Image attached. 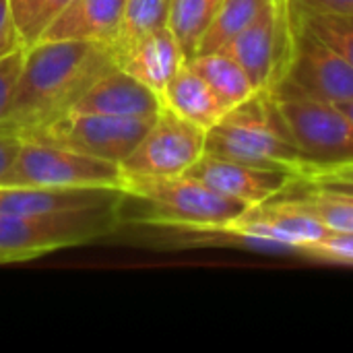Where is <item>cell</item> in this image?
I'll return each mask as SVG.
<instances>
[{"label":"cell","mask_w":353,"mask_h":353,"mask_svg":"<svg viewBox=\"0 0 353 353\" xmlns=\"http://www.w3.org/2000/svg\"><path fill=\"white\" fill-rule=\"evenodd\" d=\"M298 254L331 263H353V234H331L325 240L300 248Z\"/></svg>","instance_id":"obj_23"},{"label":"cell","mask_w":353,"mask_h":353,"mask_svg":"<svg viewBox=\"0 0 353 353\" xmlns=\"http://www.w3.org/2000/svg\"><path fill=\"white\" fill-rule=\"evenodd\" d=\"M283 79L296 89L335 105L353 101V66L331 46L306 31L298 19L294 52Z\"/></svg>","instance_id":"obj_10"},{"label":"cell","mask_w":353,"mask_h":353,"mask_svg":"<svg viewBox=\"0 0 353 353\" xmlns=\"http://www.w3.org/2000/svg\"><path fill=\"white\" fill-rule=\"evenodd\" d=\"M161 101L163 108L203 130L215 126L228 112L209 83L188 62L168 83L161 93Z\"/></svg>","instance_id":"obj_16"},{"label":"cell","mask_w":353,"mask_h":353,"mask_svg":"<svg viewBox=\"0 0 353 353\" xmlns=\"http://www.w3.org/2000/svg\"><path fill=\"white\" fill-rule=\"evenodd\" d=\"M205 153L283 172L298 182H312L316 178L314 163L288 134L265 91L228 110L223 118L207 130Z\"/></svg>","instance_id":"obj_3"},{"label":"cell","mask_w":353,"mask_h":353,"mask_svg":"<svg viewBox=\"0 0 353 353\" xmlns=\"http://www.w3.org/2000/svg\"><path fill=\"white\" fill-rule=\"evenodd\" d=\"M292 4L300 10L353 17V0H292Z\"/></svg>","instance_id":"obj_27"},{"label":"cell","mask_w":353,"mask_h":353,"mask_svg":"<svg viewBox=\"0 0 353 353\" xmlns=\"http://www.w3.org/2000/svg\"><path fill=\"white\" fill-rule=\"evenodd\" d=\"M25 50H19L0 60V128H4V120L10 110V101H12V93L17 87V79L21 74Z\"/></svg>","instance_id":"obj_24"},{"label":"cell","mask_w":353,"mask_h":353,"mask_svg":"<svg viewBox=\"0 0 353 353\" xmlns=\"http://www.w3.org/2000/svg\"><path fill=\"white\" fill-rule=\"evenodd\" d=\"M294 39L296 10L292 0H271L267 8L221 50L242 64L259 91H269L288 72Z\"/></svg>","instance_id":"obj_7"},{"label":"cell","mask_w":353,"mask_h":353,"mask_svg":"<svg viewBox=\"0 0 353 353\" xmlns=\"http://www.w3.org/2000/svg\"><path fill=\"white\" fill-rule=\"evenodd\" d=\"M151 122L153 120L66 112L54 122L21 137L66 147L77 153H85L105 161L122 163L145 137Z\"/></svg>","instance_id":"obj_8"},{"label":"cell","mask_w":353,"mask_h":353,"mask_svg":"<svg viewBox=\"0 0 353 353\" xmlns=\"http://www.w3.org/2000/svg\"><path fill=\"white\" fill-rule=\"evenodd\" d=\"M298 23L316 35L321 41L331 46L339 56H343L353 66V17L345 14H325V12H310L296 8Z\"/></svg>","instance_id":"obj_21"},{"label":"cell","mask_w":353,"mask_h":353,"mask_svg":"<svg viewBox=\"0 0 353 353\" xmlns=\"http://www.w3.org/2000/svg\"><path fill=\"white\" fill-rule=\"evenodd\" d=\"M205 137L207 130L163 108L120 168L137 176L186 174L203 157Z\"/></svg>","instance_id":"obj_9"},{"label":"cell","mask_w":353,"mask_h":353,"mask_svg":"<svg viewBox=\"0 0 353 353\" xmlns=\"http://www.w3.org/2000/svg\"><path fill=\"white\" fill-rule=\"evenodd\" d=\"M25 48L27 46L17 27L10 0H0V60Z\"/></svg>","instance_id":"obj_25"},{"label":"cell","mask_w":353,"mask_h":353,"mask_svg":"<svg viewBox=\"0 0 353 353\" xmlns=\"http://www.w3.org/2000/svg\"><path fill=\"white\" fill-rule=\"evenodd\" d=\"M124 172L120 163L77 153L66 147L23 139L6 186L37 188H118Z\"/></svg>","instance_id":"obj_6"},{"label":"cell","mask_w":353,"mask_h":353,"mask_svg":"<svg viewBox=\"0 0 353 353\" xmlns=\"http://www.w3.org/2000/svg\"><path fill=\"white\" fill-rule=\"evenodd\" d=\"M163 110L161 95L114 66L103 72L72 105L70 112L105 114L118 118L155 120Z\"/></svg>","instance_id":"obj_12"},{"label":"cell","mask_w":353,"mask_h":353,"mask_svg":"<svg viewBox=\"0 0 353 353\" xmlns=\"http://www.w3.org/2000/svg\"><path fill=\"white\" fill-rule=\"evenodd\" d=\"M68 2L70 0H10L17 27L27 48L39 41L41 33Z\"/></svg>","instance_id":"obj_22"},{"label":"cell","mask_w":353,"mask_h":353,"mask_svg":"<svg viewBox=\"0 0 353 353\" xmlns=\"http://www.w3.org/2000/svg\"><path fill=\"white\" fill-rule=\"evenodd\" d=\"M314 184H321V186H327V188L345 190V192H353V180H319Z\"/></svg>","instance_id":"obj_28"},{"label":"cell","mask_w":353,"mask_h":353,"mask_svg":"<svg viewBox=\"0 0 353 353\" xmlns=\"http://www.w3.org/2000/svg\"><path fill=\"white\" fill-rule=\"evenodd\" d=\"M186 174L201 180L215 192L244 205L246 209L281 196L298 182L294 176L283 172L263 170L209 153H203V157Z\"/></svg>","instance_id":"obj_11"},{"label":"cell","mask_w":353,"mask_h":353,"mask_svg":"<svg viewBox=\"0 0 353 353\" xmlns=\"http://www.w3.org/2000/svg\"><path fill=\"white\" fill-rule=\"evenodd\" d=\"M265 93L288 134L314 163V180L333 172L353 170V118L339 105L312 97L285 79Z\"/></svg>","instance_id":"obj_4"},{"label":"cell","mask_w":353,"mask_h":353,"mask_svg":"<svg viewBox=\"0 0 353 353\" xmlns=\"http://www.w3.org/2000/svg\"><path fill=\"white\" fill-rule=\"evenodd\" d=\"M114 66L110 43L35 41L25 50L4 128L25 134L54 122Z\"/></svg>","instance_id":"obj_1"},{"label":"cell","mask_w":353,"mask_h":353,"mask_svg":"<svg viewBox=\"0 0 353 353\" xmlns=\"http://www.w3.org/2000/svg\"><path fill=\"white\" fill-rule=\"evenodd\" d=\"M188 64L209 83V87L215 91V95L228 110L248 101L259 93L242 64L223 50L199 54L190 58Z\"/></svg>","instance_id":"obj_17"},{"label":"cell","mask_w":353,"mask_h":353,"mask_svg":"<svg viewBox=\"0 0 353 353\" xmlns=\"http://www.w3.org/2000/svg\"><path fill=\"white\" fill-rule=\"evenodd\" d=\"M172 0H126L118 33L112 41L114 54L139 37L168 25Z\"/></svg>","instance_id":"obj_20"},{"label":"cell","mask_w":353,"mask_h":353,"mask_svg":"<svg viewBox=\"0 0 353 353\" xmlns=\"http://www.w3.org/2000/svg\"><path fill=\"white\" fill-rule=\"evenodd\" d=\"M120 221L149 228L217 230L240 217L246 207L215 192L201 180L180 176L124 174Z\"/></svg>","instance_id":"obj_2"},{"label":"cell","mask_w":353,"mask_h":353,"mask_svg":"<svg viewBox=\"0 0 353 353\" xmlns=\"http://www.w3.org/2000/svg\"><path fill=\"white\" fill-rule=\"evenodd\" d=\"M339 108H341V110H343V112H345L350 118H353V101L352 103H343V105H339Z\"/></svg>","instance_id":"obj_30"},{"label":"cell","mask_w":353,"mask_h":353,"mask_svg":"<svg viewBox=\"0 0 353 353\" xmlns=\"http://www.w3.org/2000/svg\"><path fill=\"white\" fill-rule=\"evenodd\" d=\"M114 58L118 68H122L159 95L176 77V72L188 62L168 25L118 50Z\"/></svg>","instance_id":"obj_13"},{"label":"cell","mask_w":353,"mask_h":353,"mask_svg":"<svg viewBox=\"0 0 353 353\" xmlns=\"http://www.w3.org/2000/svg\"><path fill=\"white\" fill-rule=\"evenodd\" d=\"M319 180H353V170H341V172H333L327 176H321ZM314 180V182H319Z\"/></svg>","instance_id":"obj_29"},{"label":"cell","mask_w":353,"mask_h":353,"mask_svg":"<svg viewBox=\"0 0 353 353\" xmlns=\"http://www.w3.org/2000/svg\"><path fill=\"white\" fill-rule=\"evenodd\" d=\"M269 2L271 0H221L209 31L201 41L199 54L215 52L228 46L267 8Z\"/></svg>","instance_id":"obj_19"},{"label":"cell","mask_w":353,"mask_h":353,"mask_svg":"<svg viewBox=\"0 0 353 353\" xmlns=\"http://www.w3.org/2000/svg\"><path fill=\"white\" fill-rule=\"evenodd\" d=\"M118 188H37V186H2V215H54L66 211L95 209L116 205L122 199Z\"/></svg>","instance_id":"obj_14"},{"label":"cell","mask_w":353,"mask_h":353,"mask_svg":"<svg viewBox=\"0 0 353 353\" xmlns=\"http://www.w3.org/2000/svg\"><path fill=\"white\" fill-rule=\"evenodd\" d=\"M122 225L118 203L54 215L0 213V265L43 256L114 234Z\"/></svg>","instance_id":"obj_5"},{"label":"cell","mask_w":353,"mask_h":353,"mask_svg":"<svg viewBox=\"0 0 353 353\" xmlns=\"http://www.w3.org/2000/svg\"><path fill=\"white\" fill-rule=\"evenodd\" d=\"M221 0H172L168 27L178 39L186 60L199 54Z\"/></svg>","instance_id":"obj_18"},{"label":"cell","mask_w":353,"mask_h":353,"mask_svg":"<svg viewBox=\"0 0 353 353\" xmlns=\"http://www.w3.org/2000/svg\"><path fill=\"white\" fill-rule=\"evenodd\" d=\"M126 0H70L41 33L39 41H114Z\"/></svg>","instance_id":"obj_15"},{"label":"cell","mask_w":353,"mask_h":353,"mask_svg":"<svg viewBox=\"0 0 353 353\" xmlns=\"http://www.w3.org/2000/svg\"><path fill=\"white\" fill-rule=\"evenodd\" d=\"M21 145H23V137L19 132L0 128V188L6 186V182H8L12 165L21 151Z\"/></svg>","instance_id":"obj_26"}]
</instances>
